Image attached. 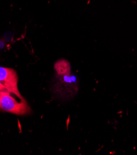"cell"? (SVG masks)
<instances>
[{"mask_svg":"<svg viewBox=\"0 0 137 155\" xmlns=\"http://www.w3.org/2000/svg\"><path fill=\"white\" fill-rule=\"evenodd\" d=\"M8 91V90L5 87V85L0 82V91Z\"/></svg>","mask_w":137,"mask_h":155,"instance_id":"cell-5","label":"cell"},{"mask_svg":"<svg viewBox=\"0 0 137 155\" xmlns=\"http://www.w3.org/2000/svg\"><path fill=\"white\" fill-rule=\"evenodd\" d=\"M0 82L10 94L16 95L19 99H24L18 89V77L16 72L11 68L0 67Z\"/></svg>","mask_w":137,"mask_h":155,"instance_id":"cell-2","label":"cell"},{"mask_svg":"<svg viewBox=\"0 0 137 155\" xmlns=\"http://www.w3.org/2000/svg\"><path fill=\"white\" fill-rule=\"evenodd\" d=\"M69 74L60 75L55 85L54 90L60 97L72 96L77 91V81L74 76H69Z\"/></svg>","mask_w":137,"mask_h":155,"instance_id":"cell-3","label":"cell"},{"mask_svg":"<svg viewBox=\"0 0 137 155\" xmlns=\"http://www.w3.org/2000/svg\"><path fill=\"white\" fill-rule=\"evenodd\" d=\"M0 109L16 115H25L31 111L25 99L18 102L8 91H0Z\"/></svg>","mask_w":137,"mask_h":155,"instance_id":"cell-1","label":"cell"},{"mask_svg":"<svg viewBox=\"0 0 137 155\" xmlns=\"http://www.w3.org/2000/svg\"><path fill=\"white\" fill-rule=\"evenodd\" d=\"M54 69L57 72L58 75H64L69 74L70 66L68 61L64 59H62L58 61L55 64Z\"/></svg>","mask_w":137,"mask_h":155,"instance_id":"cell-4","label":"cell"}]
</instances>
